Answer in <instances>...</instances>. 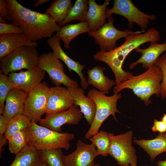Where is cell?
<instances>
[{
  "mask_svg": "<svg viewBox=\"0 0 166 166\" xmlns=\"http://www.w3.org/2000/svg\"><path fill=\"white\" fill-rule=\"evenodd\" d=\"M34 2L33 4V6L34 7H37L42 6L44 3L50 1L49 0H34Z\"/></svg>",
  "mask_w": 166,
  "mask_h": 166,
  "instance_id": "f35d334b",
  "label": "cell"
},
{
  "mask_svg": "<svg viewBox=\"0 0 166 166\" xmlns=\"http://www.w3.org/2000/svg\"><path fill=\"white\" fill-rule=\"evenodd\" d=\"M28 143L39 150L61 149L68 150L70 141L74 135L68 132H58L38 125L31 121L26 130Z\"/></svg>",
  "mask_w": 166,
  "mask_h": 166,
  "instance_id": "277c9868",
  "label": "cell"
},
{
  "mask_svg": "<svg viewBox=\"0 0 166 166\" xmlns=\"http://www.w3.org/2000/svg\"><path fill=\"white\" fill-rule=\"evenodd\" d=\"M156 164L158 166H166V160H159Z\"/></svg>",
  "mask_w": 166,
  "mask_h": 166,
  "instance_id": "ab89813d",
  "label": "cell"
},
{
  "mask_svg": "<svg viewBox=\"0 0 166 166\" xmlns=\"http://www.w3.org/2000/svg\"><path fill=\"white\" fill-rule=\"evenodd\" d=\"M61 41L55 34L51 37L48 38L47 42L52 49L54 56L66 64L69 72H71L72 71H73L78 75L80 79L81 87L84 89H86L89 85L82 72V70L85 68V66L73 60L66 54L61 47Z\"/></svg>",
  "mask_w": 166,
  "mask_h": 166,
  "instance_id": "2e32d148",
  "label": "cell"
},
{
  "mask_svg": "<svg viewBox=\"0 0 166 166\" xmlns=\"http://www.w3.org/2000/svg\"><path fill=\"white\" fill-rule=\"evenodd\" d=\"M74 101L67 88L61 86L50 88L45 109L46 114L60 113L74 105Z\"/></svg>",
  "mask_w": 166,
  "mask_h": 166,
  "instance_id": "9a60e30c",
  "label": "cell"
},
{
  "mask_svg": "<svg viewBox=\"0 0 166 166\" xmlns=\"http://www.w3.org/2000/svg\"><path fill=\"white\" fill-rule=\"evenodd\" d=\"M162 79L160 69L154 65L144 73L133 75L124 82L115 85L113 92L114 94H117L124 89H130L146 105H148L151 103L150 98L152 95L155 94L158 97L160 96Z\"/></svg>",
  "mask_w": 166,
  "mask_h": 166,
  "instance_id": "3957f363",
  "label": "cell"
},
{
  "mask_svg": "<svg viewBox=\"0 0 166 166\" xmlns=\"http://www.w3.org/2000/svg\"><path fill=\"white\" fill-rule=\"evenodd\" d=\"M38 65L48 73L52 83L55 86H60L63 84L67 88L79 87L77 81L66 74L63 64L54 56L53 52L43 53L40 55Z\"/></svg>",
  "mask_w": 166,
  "mask_h": 166,
  "instance_id": "9c48e42d",
  "label": "cell"
},
{
  "mask_svg": "<svg viewBox=\"0 0 166 166\" xmlns=\"http://www.w3.org/2000/svg\"><path fill=\"white\" fill-rule=\"evenodd\" d=\"M133 141L148 154L152 161L160 154L166 152V132L159 133L152 139H135Z\"/></svg>",
  "mask_w": 166,
  "mask_h": 166,
  "instance_id": "603a6c76",
  "label": "cell"
},
{
  "mask_svg": "<svg viewBox=\"0 0 166 166\" xmlns=\"http://www.w3.org/2000/svg\"><path fill=\"white\" fill-rule=\"evenodd\" d=\"M83 116L80 109L74 105L63 112L46 114L44 118L40 120L39 125L50 130L61 132L62 126L66 124L76 125L80 122Z\"/></svg>",
  "mask_w": 166,
  "mask_h": 166,
  "instance_id": "7c38bea8",
  "label": "cell"
},
{
  "mask_svg": "<svg viewBox=\"0 0 166 166\" xmlns=\"http://www.w3.org/2000/svg\"><path fill=\"white\" fill-rule=\"evenodd\" d=\"M13 88L8 76L0 71V115H3L5 107L4 103L10 91Z\"/></svg>",
  "mask_w": 166,
  "mask_h": 166,
  "instance_id": "1f68e13d",
  "label": "cell"
},
{
  "mask_svg": "<svg viewBox=\"0 0 166 166\" xmlns=\"http://www.w3.org/2000/svg\"><path fill=\"white\" fill-rule=\"evenodd\" d=\"M110 1V0H105L102 4L100 5L95 0H89L86 19L91 31L97 30L105 23L107 18L106 8Z\"/></svg>",
  "mask_w": 166,
  "mask_h": 166,
  "instance_id": "44dd1931",
  "label": "cell"
},
{
  "mask_svg": "<svg viewBox=\"0 0 166 166\" xmlns=\"http://www.w3.org/2000/svg\"><path fill=\"white\" fill-rule=\"evenodd\" d=\"M7 140L5 137L4 135H0V156L2 152V147L6 145Z\"/></svg>",
  "mask_w": 166,
  "mask_h": 166,
  "instance_id": "74e56055",
  "label": "cell"
},
{
  "mask_svg": "<svg viewBox=\"0 0 166 166\" xmlns=\"http://www.w3.org/2000/svg\"><path fill=\"white\" fill-rule=\"evenodd\" d=\"M106 13L107 18L112 14L121 15L127 20L129 29L133 28V23H135L144 32L148 28L150 21H154L156 18L155 14H148L139 10L131 0H114L113 7L107 9Z\"/></svg>",
  "mask_w": 166,
  "mask_h": 166,
  "instance_id": "ba28073f",
  "label": "cell"
},
{
  "mask_svg": "<svg viewBox=\"0 0 166 166\" xmlns=\"http://www.w3.org/2000/svg\"><path fill=\"white\" fill-rule=\"evenodd\" d=\"M94 166H100L98 164H95Z\"/></svg>",
  "mask_w": 166,
  "mask_h": 166,
  "instance_id": "7bdbcfd3",
  "label": "cell"
},
{
  "mask_svg": "<svg viewBox=\"0 0 166 166\" xmlns=\"http://www.w3.org/2000/svg\"><path fill=\"white\" fill-rule=\"evenodd\" d=\"M100 155L93 143L87 144L81 140H77L76 149L71 153L63 155L65 166H94V160Z\"/></svg>",
  "mask_w": 166,
  "mask_h": 166,
  "instance_id": "5bb4252c",
  "label": "cell"
},
{
  "mask_svg": "<svg viewBox=\"0 0 166 166\" xmlns=\"http://www.w3.org/2000/svg\"><path fill=\"white\" fill-rule=\"evenodd\" d=\"M67 88L74 101V105L79 107L84 118L90 125L96 113V106L95 102L91 98L85 96L84 90L82 88Z\"/></svg>",
  "mask_w": 166,
  "mask_h": 166,
  "instance_id": "d6986e66",
  "label": "cell"
},
{
  "mask_svg": "<svg viewBox=\"0 0 166 166\" xmlns=\"http://www.w3.org/2000/svg\"><path fill=\"white\" fill-rule=\"evenodd\" d=\"M132 131L117 135L110 133L109 155L113 157L120 166L137 165L136 151L132 144Z\"/></svg>",
  "mask_w": 166,
  "mask_h": 166,
  "instance_id": "52a82bcc",
  "label": "cell"
},
{
  "mask_svg": "<svg viewBox=\"0 0 166 166\" xmlns=\"http://www.w3.org/2000/svg\"><path fill=\"white\" fill-rule=\"evenodd\" d=\"M37 166H48V165L46 163L43 161Z\"/></svg>",
  "mask_w": 166,
  "mask_h": 166,
  "instance_id": "b9f144b4",
  "label": "cell"
},
{
  "mask_svg": "<svg viewBox=\"0 0 166 166\" xmlns=\"http://www.w3.org/2000/svg\"><path fill=\"white\" fill-rule=\"evenodd\" d=\"M131 166H137V165H132Z\"/></svg>",
  "mask_w": 166,
  "mask_h": 166,
  "instance_id": "ee69618b",
  "label": "cell"
},
{
  "mask_svg": "<svg viewBox=\"0 0 166 166\" xmlns=\"http://www.w3.org/2000/svg\"><path fill=\"white\" fill-rule=\"evenodd\" d=\"M49 89L48 84L44 81L27 94L23 114L31 121L39 122L42 115L45 113Z\"/></svg>",
  "mask_w": 166,
  "mask_h": 166,
  "instance_id": "30bf717a",
  "label": "cell"
},
{
  "mask_svg": "<svg viewBox=\"0 0 166 166\" xmlns=\"http://www.w3.org/2000/svg\"><path fill=\"white\" fill-rule=\"evenodd\" d=\"M121 96L120 93L107 96L94 89L88 91L87 96L94 101L96 108L94 120L85 135V138L89 139L98 132L102 124L110 116L112 115L114 120L117 121L115 114L120 112L117 109V104Z\"/></svg>",
  "mask_w": 166,
  "mask_h": 166,
  "instance_id": "5b68a950",
  "label": "cell"
},
{
  "mask_svg": "<svg viewBox=\"0 0 166 166\" xmlns=\"http://www.w3.org/2000/svg\"><path fill=\"white\" fill-rule=\"evenodd\" d=\"M22 34L20 28L12 23L9 24L0 23V35L5 34Z\"/></svg>",
  "mask_w": 166,
  "mask_h": 166,
  "instance_id": "836d02e7",
  "label": "cell"
},
{
  "mask_svg": "<svg viewBox=\"0 0 166 166\" xmlns=\"http://www.w3.org/2000/svg\"><path fill=\"white\" fill-rule=\"evenodd\" d=\"M155 65L160 69L162 72L160 96L164 100L166 98V53L163 54L159 58Z\"/></svg>",
  "mask_w": 166,
  "mask_h": 166,
  "instance_id": "d6a6232c",
  "label": "cell"
},
{
  "mask_svg": "<svg viewBox=\"0 0 166 166\" xmlns=\"http://www.w3.org/2000/svg\"><path fill=\"white\" fill-rule=\"evenodd\" d=\"M73 5L71 0H56L44 13L49 15L59 24L67 17Z\"/></svg>",
  "mask_w": 166,
  "mask_h": 166,
  "instance_id": "484cf974",
  "label": "cell"
},
{
  "mask_svg": "<svg viewBox=\"0 0 166 166\" xmlns=\"http://www.w3.org/2000/svg\"><path fill=\"white\" fill-rule=\"evenodd\" d=\"M106 68L97 65L88 69L87 72V81L89 85H92L100 92L105 94L109 93V91L115 85V81L104 74Z\"/></svg>",
  "mask_w": 166,
  "mask_h": 166,
  "instance_id": "7402d4cb",
  "label": "cell"
},
{
  "mask_svg": "<svg viewBox=\"0 0 166 166\" xmlns=\"http://www.w3.org/2000/svg\"><path fill=\"white\" fill-rule=\"evenodd\" d=\"M90 31L87 21L81 22L77 24H67L61 27L56 34L63 42L65 48L68 49L70 48V43L75 38Z\"/></svg>",
  "mask_w": 166,
  "mask_h": 166,
  "instance_id": "d4e9b609",
  "label": "cell"
},
{
  "mask_svg": "<svg viewBox=\"0 0 166 166\" xmlns=\"http://www.w3.org/2000/svg\"><path fill=\"white\" fill-rule=\"evenodd\" d=\"M46 73L37 65L26 71L11 73L8 77L14 88L28 94L42 82Z\"/></svg>",
  "mask_w": 166,
  "mask_h": 166,
  "instance_id": "4fadbf2b",
  "label": "cell"
},
{
  "mask_svg": "<svg viewBox=\"0 0 166 166\" xmlns=\"http://www.w3.org/2000/svg\"><path fill=\"white\" fill-rule=\"evenodd\" d=\"M89 9V0H77L69 13L61 23L58 24L61 27L66 23L73 20L81 22L87 21L86 15Z\"/></svg>",
  "mask_w": 166,
  "mask_h": 166,
  "instance_id": "4316f807",
  "label": "cell"
},
{
  "mask_svg": "<svg viewBox=\"0 0 166 166\" xmlns=\"http://www.w3.org/2000/svg\"><path fill=\"white\" fill-rule=\"evenodd\" d=\"M41 157L48 166H65L63 162L62 149L40 150Z\"/></svg>",
  "mask_w": 166,
  "mask_h": 166,
  "instance_id": "4dcf8cb0",
  "label": "cell"
},
{
  "mask_svg": "<svg viewBox=\"0 0 166 166\" xmlns=\"http://www.w3.org/2000/svg\"><path fill=\"white\" fill-rule=\"evenodd\" d=\"M161 120L166 124V114H164L163 117L161 118Z\"/></svg>",
  "mask_w": 166,
  "mask_h": 166,
  "instance_id": "60d3db41",
  "label": "cell"
},
{
  "mask_svg": "<svg viewBox=\"0 0 166 166\" xmlns=\"http://www.w3.org/2000/svg\"><path fill=\"white\" fill-rule=\"evenodd\" d=\"M43 161L41 151L28 143L16 155L9 166H37Z\"/></svg>",
  "mask_w": 166,
  "mask_h": 166,
  "instance_id": "cb8c5ba5",
  "label": "cell"
},
{
  "mask_svg": "<svg viewBox=\"0 0 166 166\" xmlns=\"http://www.w3.org/2000/svg\"><path fill=\"white\" fill-rule=\"evenodd\" d=\"M154 124L152 128L153 132H158L160 133L166 132V124L162 121H158L155 119L153 121Z\"/></svg>",
  "mask_w": 166,
  "mask_h": 166,
  "instance_id": "d590c367",
  "label": "cell"
},
{
  "mask_svg": "<svg viewBox=\"0 0 166 166\" xmlns=\"http://www.w3.org/2000/svg\"><path fill=\"white\" fill-rule=\"evenodd\" d=\"M98 150L100 155L106 156L109 155L110 145V133L101 130L89 139Z\"/></svg>",
  "mask_w": 166,
  "mask_h": 166,
  "instance_id": "f1b7e54d",
  "label": "cell"
},
{
  "mask_svg": "<svg viewBox=\"0 0 166 166\" xmlns=\"http://www.w3.org/2000/svg\"><path fill=\"white\" fill-rule=\"evenodd\" d=\"M27 93L13 88L9 92L5 100L3 115L9 121L23 114L24 102Z\"/></svg>",
  "mask_w": 166,
  "mask_h": 166,
  "instance_id": "ac0fdd59",
  "label": "cell"
},
{
  "mask_svg": "<svg viewBox=\"0 0 166 166\" xmlns=\"http://www.w3.org/2000/svg\"><path fill=\"white\" fill-rule=\"evenodd\" d=\"M8 8L9 22L21 29L30 40L37 42L51 37L60 27L49 15L42 14L26 8L16 0H6Z\"/></svg>",
  "mask_w": 166,
  "mask_h": 166,
  "instance_id": "7a4b0ae2",
  "label": "cell"
},
{
  "mask_svg": "<svg viewBox=\"0 0 166 166\" xmlns=\"http://www.w3.org/2000/svg\"><path fill=\"white\" fill-rule=\"evenodd\" d=\"M124 43L109 51H101L93 56L96 61L104 62L112 69L114 74L116 85H117L129 79L132 73L123 69L122 65L126 57L133 50L148 42H158L161 39L159 32L151 27L144 32L134 31L125 38Z\"/></svg>",
  "mask_w": 166,
  "mask_h": 166,
  "instance_id": "6da1fadb",
  "label": "cell"
},
{
  "mask_svg": "<svg viewBox=\"0 0 166 166\" xmlns=\"http://www.w3.org/2000/svg\"><path fill=\"white\" fill-rule=\"evenodd\" d=\"M39 56L35 47L18 48L0 59V70L8 76L17 71L33 68L38 65Z\"/></svg>",
  "mask_w": 166,
  "mask_h": 166,
  "instance_id": "8992f818",
  "label": "cell"
},
{
  "mask_svg": "<svg viewBox=\"0 0 166 166\" xmlns=\"http://www.w3.org/2000/svg\"><path fill=\"white\" fill-rule=\"evenodd\" d=\"M8 121L3 115H0V135L4 134Z\"/></svg>",
  "mask_w": 166,
  "mask_h": 166,
  "instance_id": "8d00e7d4",
  "label": "cell"
},
{
  "mask_svg": "<svg viewBox=\"0 0 166 166\" xmlns=\"http://www.w3.org/2000/svg\"><path fill=\"white\" fill-rule=\"evenodd\" d=\"M8 11V6L6 1L0 0V18H2L6 23H7V20L9 21Z\"/></svg>",
  "mask_w": 166,
  "mask_h": 166,
  "instance_id": "e575fe53",
  "label": "cell"
},
{
  "mask_svg": "<svg viewBox=\"0 0 166 166\" xmlns=\"http://www.w3.org/2000/svg\"><path fill=\"white\" fill-rule=\"evenodd\" d=\"M107 19L108 22L105 23L97 30L90 31L88 34L94 39L101 51L109 52L117 47V41L121 38H125L134 31L129 29L119 30L114 26V19L112 15L108 17Z\"/></svg>",
  "mask_w": 166,
  "mask_h": 166,
  "instance_id": "8fae6325",
  "label": "cell"
},
{
  "mask_svg": "<svg viewBox=\"0 0 166 166\" xmlns=\"http://www.w3.org/2000/svg\"><path fill=\"white\" fill-rule=\"evenodd\" d=\"M7 140L8 148L10 153L17 154L28 143L26 130L14 133L10 136Z\"/></svg>",
  "mask_w": 166,
  "mask_h": 166,
  "instance_id": "f546056e",
  "label": "cell"
},
{
  "mask_svg": "<svg viewBox=\"0 0 166 166\" xmlns=\"http://www.w3.org/2000/svg\"><path fill=\"white\" fill-rule=\"evenodd\" d=\"M31 121L30 119L23 114L11 119L8 121L4 135L7 140L14 133L26 130L30 125Z\"/></svg>",
  "mask_w": 166,
  "mask_h": 166,
  "instance_id": "83f0119b",
  "label": "cell"
},
{
  "mask_svg": "<svg viewBox=\"0 0 166 166\" xmlns=\"http://www.w3.org/2000/svg\"><path fill=\"white\" fill-rule=\"evenodd\" d=\"M38 43L30 40L24 34L0 35V59L15 49L24 46L36 47Z\"/></svg>",
  "mask_w": 166,
  "mask_h": 166,
  "instance_id": "ffe728a7",
  "label": "cell"
},
{
  "mask_svg": "<svg viewBox=\"0 0 166 166\" xmlns=\"http://www.w3.org/2000/svg\"><path fill=\"white\" fill-rule=\"evenodd\" d=\"M135 51L141 53V56L136 61L132 63L129 65V69H132L137 65L141 64L144 68L147 69L155 65L161 54L166 51V40L162 43L150 42L148 48L142 49L139 47Z\"/></svg>",
  "mask_w": 166,
  "mask_h": 166,
  "instance_id": "e0dca14e",
  "label": "cell"
}]
</instances>
